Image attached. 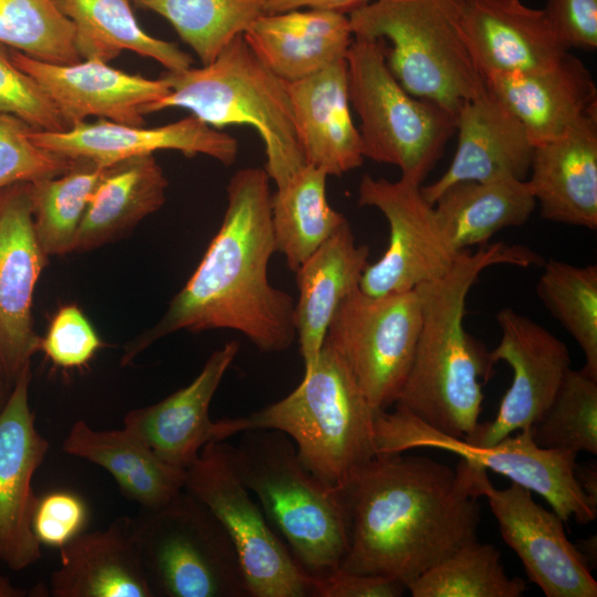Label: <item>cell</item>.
<instances>
[{"label": "cell", "instance_id": "cell-34", "mask_svg": "<svg viewBox=\"0 0 597 597\" xmlns=\"http://www.w3.org/2000/svg\"><path fill=\"white\" fill-rule=\"evenodd\" d=\"M106 170L77 159L62 175L30 182L34 231L46 258L73 252L83 216Z\"/></svg>", "mask_w": 597, "mask_h": 597}, {"label": "cell", "instance_id": "cell-13", "mask_svg": "<svg viewBox=\"0 0 597 597\" xmlns=\"http://www.w3.org/2000/svg\"><path fill=\"white\" fill-rule=\"evenodd\" d=\"M358 205L378 209L389 226L387 250L366 266L359 281V289L368 295L416 290L444 275L462 252L446 235L421 185L364 175Z\"/></svg>", "mask_w": 597, "mask_h": 597}, {"label": "cell", "instance_id": "cell-37", "mask_svg": "<svg viewBox=\"0 0 597 597\" xmlns=\"http://www.w3.org/2000/svg\"><path fill=\"white\" fill-rule=\"evenodd\" d=\"M164 17L202 65L263 15L261 0H134Z\"/></svg>", "mask_w": 597, "mask_h": 597}, {"label": "cell", "instance_id": "cell-10", "mask_svg": "<svg viewBox=\"0 0 597 597\" xmlns=\"http://www.w3.org/2000/svg\"><path fill=\"white\" fill-rule=\"evenodd\" d=\"M184 490L221 522L238 553L250 597H314L316 579L295 561L242 482L233 446L207 443L186 469Z\"/></svg>", "mask_w": 597, "mask_h": 597}, {"label": "cell", "instance_id": "cell-33", "mask_svg": "<svg viewBox=\"0 0 597 597\" xmlns=\"http://www.w3.org/2000/svg\"><path fill=\"white\" fill-rule=\"evenodd\" d=\"M327 175L305 165L271 198V222L276 252L295 272L344 222L326 197Z\"/></svg>", "mask_w": 597, "mask_h": 597}, {"label": "cell", "instance_id": "cell-48", "mask_svg": "<svg viewBox=\"0 0 597 597\" xmlns=\"http://www.w3.org/2000/svg\"><path fill=\"white\" fill-rule=\"evenodd\" d=\"M30 591L13 585L10 579L0 574V597H25Z\"/></svg>", "mask_w": 597, "mask_h": 597}, {"label": "cell", "instance_id": "cell-44", "mask_svg": "<svg viewBox=\"0 0 597 597\" xmlns=\"http://www.w3.org/2000/svg\"><path fill=\"white\" fill-rule=\"evenodd\" d=\"M542 10L565 50H596L597 0H546Z\"/></svg>", "mask_w": 597, "mask_h": 597}, {"label": "cell", "instance_id": "cell-20", "mask_svg": "<svg viewBox=\"0 0 597 597\" xmlns=\"http://www.w3.org/2000/svg\"><path fill=\"white\" fill-rule=\"evenodd\" d=\"M13 63L32 76L57 107L67 128L87 117L142 126L148 107L169 93L163 78L129 74L100 60L54 64L9 50Z\"/></svg>", "mask_w": 597, "mask_h": 597}, {"label": "cell", "instance_id": "cell-46", "mask_svg": "<svg viewBox=\"0 0 597 597\" xmlns=\"http://www.w3.org/2000/svg\"><path fill=\"white\" fill-rule=\"evenodd\" d=\"M371 1L374 0H261L264 14L311 9L347 15Z\"/></svg>", "mask_w": 597, "mask_h": 597}, {"label": "cell", "instance_id": "cell-41", "mask_svg": "<svg viewBox=\"0 0 597 597\" xmlns=\"http://www.w3.org/2000/svg\"><path fill=\"white\" fill-rule=\"evenodd\" d=\"M0 113L14 115L36 130L67 129L50 96L13 63L3 44H0Z\"/></svg>", "mask_w": 597, "mask_h": 597}, {"label": "cell", "instance_id": "cell-8", "mask_svg": "<svg viewBox=\"0 0 597 597\" xmlns=\"http://www.w3.org/2000/svg\"><path fill=\"white\" fill-rule=\"evenodd\" d=\"M345 60L364 157L396 166L400 178L421 185L455 132V117L398 83L380 40L354 38Z\"/></svg>", "mask_w": 597, "mask_h": 597}, {"label": "cell", "instance_id": "cell-27", "mask_svg": "<svg viewBox=\"0 0 597 597\" xmlns=\"http://www.w3.org/2000/svg\"><path fill=\"white\" fill-rule=\"evenodd\" d=\"M243 38L260 60L287 83L345 59L354 40L347 14L311 9L263 14Z\"/></svg>", "mask_w": 597, "mask_h": 597}, {"label": "cell", "instance_id": "cell-29", "mask_svg": "<svg viewBox=\"0 0 597 597\" xmlns=\"http://www.w3.org/2000/svg\"><path fill=\"white\" fill-rule=\"evenodd\" d=\"M63 451L106 470L127 500L142 510H155L184 491L186 470L163 461L147 444L125 428L97 430L75 421Z\"/></svg>", "mask_w": 597, "mask_h": 597}, {"label": "cell", "instance_id": "cell-1", "mask_svg": "<svg viewBox=\"0 0 597 597\" xmlns=\"http://www.w3.org/2000/svg\"><path fill=\"white\" fill-rule=\"evenodd\" d=\"M349 521L341 568L381 575L407 588L426 570L476 538L479 495L472 464L376 454L337 488Z\"/></svg>", "mask_w": 597, "mask_h": 597}, {"label": "cell", "instance_id": "cell-28", "mask_svg": "<svg viewBox=\"0 0 597 597\" xmlns=\"http://www.w3.org/2000/svg\"><path fill=\"white\" fill-rule=\"evenodd\" d=\"M368 256V245L356 243L346 221L295 271L294 325L304 373L315 364L338 305L359 286Z\"/></svg>", "mask_w": 597, "mask_h": 597}, {"label": "cell", "instance_id": "cell-3", "mask_svg": "<svg viewBox=\"0 0 597 597\" xmlns=\"http://www.w3.org/2000/svg\"><path fill=\"white\" fill-rule=\"evenodd\" d=\"M542 258L523 245L503 242L462 251L441 277L418 286L421 326L412 363L394 405L429 428L465 439L479 425L483 385L493 374L490 350L463 325L465 302L488 268L537 265Z\"/></svg>", "mask_w": 597, "mask_h": 597}, {"label": "cell", "instance_id": "cell-47", "mask_svg": "<svg viewBox=\"0 0 597 597\" xmlns=\"http://www.w3.org/2000/svg\"><path fill=\"white\" fill-rule=\"evenodd\" d=\"M575 475L576 479L583 490V492L586 494V496L589 499V501L597 505V469L596 464L589 463L586 465H577L575 468Z\"/></svg>", "mask_w": 597, "mask_h": 597}, {"label": "cell", "instance_id": "cell-26", "mask_svg": "<svg viewBox=\"0 0 597 597\" xmlns=\"http://www.w3.org/2000/svg\"><path fill=\"white\" fill-rule=\"evenodd\" d=\"M59 549L60 566L50 576V596L153 597L135 519L119 516L104 530L83 531Z\"/></svg>", "mask_w": 597, "mask_h": 597}, {"label": "cell", "instance_id": "cell-42", "mask_svg": "<svg viewBox=\"0 0 597 597\" xmlns=\"http://www.w3.org/2000/svg\"><path fill=\"white\" fill-rule=\"evenodd\" d=\"M103 343L84 313L67 304L55 313L40 341V350L56 367L71 369L88 364Z\"/></svg>", "mask_w": 597, "mask_h": 597}, {"label": "cell", "instance_id": "cell-7", "mask_svg": "<svg viewBox=\"0 0 597 597\" xmlns=\"http://www.w3.org/2000/svg\"><path fill=\"white\" fill-rule=\"evenodd\" d=\"M348 18L354 38L381 40L388 69L412 96L455 117L465 101L486 91L440 0H374Z\"/></svg>", "mask_w": 597, "mask_h": 597}, {"label": "cell", "instance_id": "cell-4", "mask_svg": "<svg viewBox=\"0 0 597 597\" xmlns=\"http://www.w3.org/2000/svg\"><path fill=\"white\" fill-rule=\"evenodd\" d=\"M233 446L239 475L298 565L323 579L341 568L349 521L337 489L301 462L292 440L272 429H248Z\"/></svg>", "mask_w": 597, "mask_h": 597}, {"label": "cell", "instance_id": "cell-12", "mask_svg": "<svg viewBox=\"0 0 597 597\" xmlns=\"http://www.w3.org/2000/svg\"><path fill=\"white\" fill-rule=\"evenodd\" d=\"M421 326L417 290L373 296L359 286L338 305L325 341L375 410L394 406L415 355Z\"/></svg>", "mask_w": 597, "mask_h": 597}, {"label": "cell", "instance_id": "cell-39", "mask_svg": "<svg viewBox=\"0 0 597 597\" xmlns=\"http://www.w3.org/2000/svg\"><path fill=\"white\" fill-rule=\"evenodd\" d=\"M531 432L540 447L596 454L597 379L569 368Z\"/></svg>", "mask_w": 597, "mask_h": 597}, {"label": "cell", "instance_id": "cell-11", "mask_svg": "<svg viewBox=\"0 0 597 597\" xmlns=\"http://www.w3.org/2000/svg\"><path fill=\"white\" fill-rule=\"evenodd\" d=\"M377 454L400 453L418 448L452 452L492 470L541 495L564 521L593 522L597 505L583 492L576 475V453L535 443L531 428L509 434L486 447L444 436L396 408L379 410L375 418Z\"/></svg>", "mask_w": 597, "mask_h": 597}, {"label": "cell", "instance_id": "cell-30", "mask_svg": "<svg viewBox=\"0 0 597 597\" xmlns=\"http://www.w3.org/2000/svg\"><path fill=\"white\" fill-rule=\"evenodd\" d=\"M168 180L154 155L107 167L78 227L73 252H86L115 241L166 200Z\"/></svg>", "mask_w": 597, "mask_h": 597}, {"label": "cell", "instance_id": "cell-22", "mask_svg": "<svg viewBox=\"0 0 597 597\" xmlns=\"http://www.w3.org/2000/svg\"><path fill=\"white\" fill-rule=\"evenodd\" d=\"M455 130L458 144L448 169L436 181L421 187L431 205L458 181L526 180L535 145L521 122L488 88L460 106Z\"/></svg>", "mask_w": 597, "mask_h": 597}, {"label": "cell", "instance_id": "cell-40", "mask_svg": "<svg viewBox=\"0 0 597 597\" xmlns=\"http://www.w3.org/2000/svg\"><path fill=\"white\" fill-rule=\"evenodd\" d=\"M32 129L19 117L0 113V190L56 177L77 163L38 146L31 138Z\"/></svg>", "mask_w": 597, "mask_h": 597}, {"label": "cell", "instance_id": "cell-17", "mask_svg": "<svg viewBox=\"0 0 597 597\" xmlns=\"http://www.w3.org/2000/svg\"><path fill=\"white\" fill-rule=\"evenodd\" d=\"M48 259L34 231L30 182L1 189L0 365L11 385L40 352L32 305Z\"/></svg>", "mask_w": 597, "mask_h": 597}, {"label": "cell", "instance_id": "cell-31", "mask_svg": "<svg viewBox=\"0 0 597 597\" xmlns=\"http://www.w3.org/2000/svg\"><path fill=\"white\" fill-rule=\"evenodd\" d=\"M536 201L526 180H464L446 188L433 208L453 248L483 245L496 232L528 221Z\"/></svg>", "mask_w": 597, "mask_h": 597}, {"label": "cell", "instance_id": "cell-21", "mask_svg": "<svg viewBox=\"0 0 597 597\" xmlns=\"http://www.w3.org/2000/svg\"><path fill=\"white\" fill-rule=\"evenodd\" d=\"M31 138L49 151L72 159L90 160L102 167L132 157L154 155L157 150H178L187 157L201 154L230 166L239 150L235 138L193 115L156 127L98 118L60 132L32 129Z\"/></svg>", "mask_w": 597, "mask_h": 597}, {"label": "cell", "instance_id": "cell-38", "mask_svg": "<svg viewBox=\"0 0 597 597\" xmlns=\"http://www.w3.org/2000/svg\"><path fill=\"white\" fill-rule=\"evenodd\" d=\"M0 44L48 63L82 60L72 22L52 0H0Z\"/></svg>", "mask_w": 597, "mask_h": 597}, {"label": "cell", "instance_id": "cell-24", "mask_svg": "<svg viewBox=\"0 0 597 597\" xmlns=\"http://www.w3.org/2000/svg\"><path fill=\"white\" fill-rule=\"evenodd\" d=\"M292 118L305 164L342 176L364 163L348 96L346 60L287 83Z\"/></svg>", "mask_w": 597, "mask_h": 597}, {"label": "cell", "instance_id": "cell-14", "mask_svg": "<svg viewBox=\"0 0 597 597\" xmlns=\"http://www.w3.org/2000/svg\"><path fill=\"white\" fill-rule=\"evenodd\" d=\"M469 462L476 494L486 498L503 541L521 559L528 579L546 597H596L597 582L567 538L565 522L536 503L532 491L514 482L496 489L483 467Z\"/></svg>", "mask_w": 597, "mask_h": 597}, {"label": "cell", "instance_id": "cell-36", "mask_svg": "<svg viewBox=\"0 0 597 597\" xmlns=\"http://www.w3.org/2000/svg\"><path fill=\"white\" fill-rule=\"evenodd\" d=\"M407 590L413 597H520L526 586L507 576L495 546L475 538L421 574Z\"/></svg>", "mask_w": 597, "mask_h": 597}, {"label": "cell", "instance_id": "cell-9", "mask_svg": "<svg viewBox=\"0 0 597 597\" xmlns=\"http://www.w3.org/2000/svg\"><path fill=\"white\" fill-rule=\"evenodd\" d=\"M153 597H250L234 545L214 514L181 491L135 519Z\"/></svg>", "mask_w": 597, "mask_h": 597}, {"label": "cell", "instance_id": "cell-2", "mask_svg": "<svg viewBox=\"0 0 597 597\" xmlns=\"http://www.w3.org/2000/svg\"><path fill=\"white\" fill-rule=\"evenodd\" d=\"M271 198L270 177L263 168H242L230 178L223 220L203 258L157 324L126 344L122 366L181 329H233L264 353L292 346L296 339L294 300L268 277L270 259L276 252Z\"/></svg>", "mask_w": 597, "mask_h": 597}, {"label": "cell", "instance_id": "cell-35", "mask_svg": "<svg viewBox=\"0 0 597 597\" xmlns=\"http://www.w3.org/2000/svg\"><path fill=\"white\" fill-rule=\"evenodd\" d=\"M536 293L582 349V370L597 379V265L551 259L544 263Z\"/></svg>", "mask_w": 597, "mask_h": 597}, {"label": "cell", "instance_id": "cell-5", "mask_svg": "<svg viewBox=\"0 0 597 597\" xmlns=\"http://www.w3.org/2000/svg\"><path fill=\"white\" fill-rule=\"evenodd\" d=\"M161 77L169 93L151 104L147 114L181 107L217 129L252 126L263 142L264 169L276 188L306 165L295 134L287 82L260 60L243 34L210 63L166 71Z\"/></svg>", "mask_w": 597, "mask_h": 597}, {"label": "cell", "instance_id": "cell-18", "mask_svg": "<svg viewBox=\"0 0 597 597\" xmlns=\"http://www.w3.org/2000/svg\"><path fill=\"white\" fill-rule=\"evenodd\" d=\"M470 56L486 77L549 66L568 51L542 9L522 0H440Z\"/></svg>", "mask_w": 597, "mask_h": 597}, {"label": "cell", "instance_id": "cell-15", "mask_svg": "<svg viewBox=\"0 0 597 597\" xmlns=\"http://www.w3.org/2000/svg\"><path fill=\"white\" fill-rule=\"evenodd\" d=\"M496 322L501 338L490 357L494 365L506 363L513 378L495 418L479 423L462 439L480 447L531 428L546 411L570 368L566 344L537 322L510 307L496 314Z\"/></svg>", "mask_w": 597, "mask_h": 597}, {"label": "cell", "instance_id": "cell-16", "mask_svg": "<svg viewBox=\"0 0 597 597\" xmlns=\"http://www.w3.org/2000/svg\"><path fill=\"white\" fill-rule=\"evenodd\" d=\"M31 366L14 380L0 410V562L23 570L42 557L32 520L39 498L32 485L50 442L35 427L29 404Z\"/></svg>", "mask_w": 597, "mask_h": 597}, {"label": "cell", "instance_id": "cell-23", "mask_svg": "<svg viewBox=\"0 0 597 597\" xmlns=\"http://www.w3.org/2000/svg\"><path fill=\"white\" fill-rule=\"evenodd\" d=\"M488 91L524 126L533 144L553 140L597 112V88L583 61L567 52L554 64L485 77Z\"/></svg>", "mask_w": 597, "mask_h": 597}, {"label": "cell", "instance_id": "cell-25", "mask_svg": "<svg viewBox=\"0 0 597 597\" xmlns=\"http://www.w3.org/2000/svg\"><path fill=\"white\" fill-rule=\"evenodd\" d=\"M526 180L545 220L597 228V112L536 145Z\"/></svg>", "mask_w": 597, "mask_h": 597}, {"label": "cell", "instance_id": "cell-6", "mask_svg": "<svg viewBox=\"0 0 597 597\" xmlns=\"http://www.w3.org/2000/svg\"><path fill=\"white\" fill-rule=\"evenodd\" d=\"M377 411L324 341L315 364L292 392L237 421L240 433L272 429L286 434L303 465L335 489L377 454Z\"/></svg>", "mask_w": 597, "mask_h": 597}, {"label": "cell", "instance_id": "cell-43", "mask_svg": "<svg viewBox=\"0 0 597 597\" xmlns=\"http://www.w3.org/2000/svg\"><path fill=\"white\" fill-rule=\"evenodd\" d=\"M88 511L81 496L54 491L39 498L32 527L41 545L61 548L83 532Z\"/></svg>", "mask_w": 597, "mask_h": 597}, {"label": "cell", "instance_id": "cell-19", "mask_svg": "<svg viewBox=\"0 0 597 597\" xmlns=\"http://www.w3.org/2000/svg\"><path fill=\"white\" fill-rule=\"evenodd\" d=\"M237 341L214 350L198 376L163 400L128 411L123 428L139 438L163 461L186 470L210 442L240 433L237 418L212 420L211 400L238 355Z\"/></svg>", "mask_w": 597, "mask_h": 597}, {"label": "cell", "instance_id": "cell-49", "mask_svg": "<svg viewBox=\"0 0 597 597\" xmlns=\"http://www.w3.org/2000/svg\"><path fill=\"white\" fill-rule=\"evenodd\" d=\"M12 385L8 380L6 374L3 373V369L0 365V410L4 406L9 394L11 391Z\"/></svg>", "mask_w": 597, "mask_h": 597}, {"label": "cell", "instance_id": "cell-45", "mask_svg": "<svg viewBox=\"0 0 597 597\" xmlns=\"http://www.w3.org/2000/svg\"><path fill=\"white\" fill-rule=\"evenodd\" d=\"M406 590L394 578L339 568L326 578L316 579L314 597H399Z\"/></svg>", "mask_w": 597, "mask_h": 597}, {"label": "cell", "instance_id": "cell-32", "mask_svg": "<svg viewBox=\"0 0 597 597\" xmlns=\"http://www.w3.org/2000/svg\"><path fill=\"white\" fill-rule=\"evenodd\" d=\"M72 22L76 50L83 60L109 62L133 51L160 63L167 71L193 65L191 55L176 43L144 31L129 0H52Z\"/></svg>", "mask_w": 597, "mask_h": 597}]
</instances>
